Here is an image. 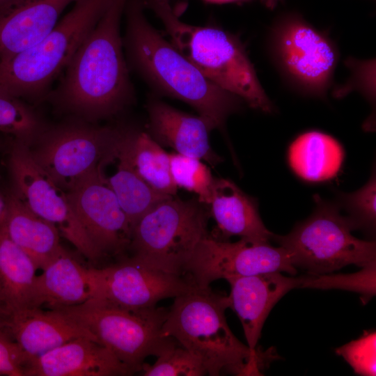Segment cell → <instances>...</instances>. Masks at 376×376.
Returning a JSON list of instances; mask_svg holds the SVG:
<instances>
[{
  "label": "cell",
  "mask_w": 376,
  "mask_h": 376,
  "mask_svg": "<svg viewBox=\"0 0 376 376\" xmlns=\"http://www.w3.org/2000/svg\"><path fill=\"white\" fill-rule=\"evenodd\" d=\"M230 285L229 308L237 315L247 346L255 355L266 351L257 347L264 323L274 305L293 288H301L303 276L267 272L226 279Z\"/></svg>",
  "instance_id": "cell-15"
},
{
  "label": "cell",
  "mask_w": 376,
  "mask_h": 376,
  "mask_svg": "<svg viewBox=\"0 0 376 376\" xmlns=\"http://www.w3.org/2000/svg\"><path fill=\"white\" fill-rule=\"evenodd\" d=\"M350 76L343 84L333 90L335 97H343L357 91L372 104L375 102V59H358L353 57L345 61Z\"/></svg>",
  "instance_id": "cell-31"
},
{
  "label": "cell",
  "mask_w": 376,
  "mask_h": 376,
  "mask_svg": "<svg viewBox=\"0 0 376 376\" xmlns=\"http://www.w3.org/2000/svg\"><path fill=\"white\" fill-rule=\"evenodd\" d=\"M3 330L31 357L78 338L97 340L90 331L63 312L43 310L40 307H26L5 318Z\"/></svg>",
  "instance_id": "cell-17"
},
{
  "label": "cell",
  "mask_w": 376,
  "mask_h": 376,
  "mask_svg": "<svg viewBox=\"0 0 376 376\" xmlns=\"http://www.w3.org/2000/svg\"><path fill=\"white\" fill-rule=\"evenodd\" d=\"M144 376H202L207 372L201 361L178 342L157 357L154 364L143 363Z\"/></svg>",
  "instance_id": "cell-30"
},
{
  "label": "cell",
  "mask_w": 376,
  "mask_h": 376,
  "mask_svg": "<svg viewBox=\"0 0 376 376\" xmlns=\"http://www.w3.org/2000/svg\"><path fill=\"white\" fill-rule=\"evenodd\" d=\"M315 208L304 221L285 235H274L285 249L292 265L310 274H327L355 265L376 264V244L355 237L351 220L341 214L340 207L314 196Z\"/></svg>",
  "instance_id": "cell-8"
},
{
  "label": "cell",
  "mask_w": 376,
  "mask_h": 376,
  "mask_svg": "<svg viewBox=\"0 0 376 376\" xmlns=\"http://www.w3.org/2000/svg\"><path fill=\"white\" fill-rule=\"evenodd\" d=\"M207 2L212 3H245L253 0H205Z\"/></svg>",
  "instance_id": "cell-35"
},
{
  "label": "cell",
  "mask_w": 376,
  "mask_h": 376,
  "mask_svg": "<svg viewBox=\"0 0 376 376\" xmlns=\"http://www.w3.org/2000/svg\"><path fill=\"white\" fill-rule=\"evenodd\" d=\"M276 272L292 275L297 273L282 246L246 238L229 242L208 234L198 246L187 267L185 276L194 285L206 288L220 279Z\"/></svg>",
  "instance_id": "cell-12"
},
{
  "label": "cell",
  "mask_w": 376,
  "mask_h": 376,
  "mask_svg": "<svg viewBox=\"0 0 376 376\" xmlns=\"http://www.w3.org/2000/svg\"><path fill=\"white\" fill-rule=\"evenodd\" d=\"M266 49L292 90L306 97H327L340 56L327 32L315 28L297 12L283 13L269 28Z\"/></svg>",
  "instance_id": "cell-7"
},
{
  "label": "cell",
  "mask_w": 376,
  "mask_h": 376,
  "mask_svg": "<svg viewBox=\"0 0 376 376\" xmlns=\"http://www.w3.org/2000/svg\"><path fill=\"white\" fill-rule=\"evenodd\" d=\"M3 317L0 315V329L3 330Z\"/></svg>",
  "instance_id": "cell-37"
},
{
  "label": "cell",
  "mask_w": 376,
  "mask_h": 376,
  "mask_svg": "<svg viewBox=\"0 0 376 376\" xmlns=\"http://www.w3.org/2000/svg\"><path fill=\"white\" fill-rule=\"evenodd\" d=\"M201 203L172 196L156 204L132 228L130 258L148 268L185 276L198 246L208 235L210 213Z\"/></svg>",
  "instance_id": "cell-6"
},
{
  "label": "cell",
  "mask_w": 376,
  "mask_h": 376,
  "mask_svg": "<svg viewBox=\"0 0 376 376\" xmlns=\"http://www.w3.org/2000/svg\"><path fill=\"white\" fill-rule=\"evenodd\" d=\"M90 298L126 309L156 306L192 288L186 276L148 268L131 258L104 267L88 268Z\"/></svg>",
  "instance_id": "cell-13"
},
{
  "label": "cell",
  "mask_w": 376,
  "mask_h": 376,
  "mask_svg": "<svg viewBox=\"0 0 376 376\" xmlns=\"http://www.w3.org/2000/svg\"><path fill=\"white\" fill-rule=\"evenodd\" d=\"M0 224L38 269H42L63 249L58 230L33 212L15 194L8 198Z\"/></svg>",
  "instance_id": "cell-23"
},
{
  "label": "cell",
  "mask_w": 376,
  "mask_h": 376,
  "mask_svg": "<svg viewBox=\"0 0 376 376\" xmlns=\"http://www.w3.org/2000/svg\"><path fill=\"white\" fill-rule=\"evenodd\" d=\"M143 0H127L124 47L131 65L165 94L191 106L214 128L244 101L207 79L147 19Z\"/></svg>",
  "instance_id": "cell-2"
},
{
  "label": "cell",
  "mask_w": 376,
  "mask_h": 376,
  "mask_svg": "<svg viewBox=\"0 0 376 376\" xmlns=\"http://www.w3.org/2000/svg\"><path fill=\"white\" fill-rule=\"evenodd\" d=\"M120 130L113 145L97 166L103 182L113 191L132 227L148 210L172 196L162 194L136 172L126 153Z\"/></svg>",
  "instance_id": "cell-20"
},
{
  "label": "cell",
  "mask_w": 376,
  "mask_h": 376,
  "mask_svg": "<svg viewBox=\"0 0 376 376\" xmlns=\"http://www.w3.org/2000/svg\"><path fill=\"white\" fill-rule=\"evenodd\" d=\"M44 129L38 115L22 99L0 88V133L29 145Z\"/></svg>",
  "instance_id": "cell-27"
},
{
  "label": "cell",
  "mask_w": 376,
  "mask_h": 376,
  "mask_svg": "<svg viewBox=\"0 0 376 376\" xmlns=\"http://www.w3.org/2000/svg\"><path fill=\"white\" fill-rule=\"evenodd\" d=\"M4 206L5 205H3L0 200V219H1V217L2 215V213L3 212V210H4Z\"/></svg>",
  "instance_id": "cell-38"
},
{
  "label": "cell",
  "mask_w": 376,
  "mask_h": 376,
  "mask_svg": "<svg viewBox=\"0 0 376 376\" xmlns=\"http://www.w3.org/2000/svg\"><path fill=\"white\" fill-rule=\"evenodd\" d=\"M123 142L130 162L138 175L152 189L168 196H175L170 172V158L149 133L123 132Z\"/></svg>",
  "instance_id": "cell-26"
},
{
  "label": "cell",
  "mask_w": 376,
  "mask_h": 376,
  "mask_svg": "<svg viewBox=\"0 0 376 376\" xmlns=\"http://www.w3.org/2000/svg\"><path fill=\"white\" fill-rule=\"evenodd\" d=\"M134 373L97 340L81 337L31 357L25 376H117Z\"/></svg>",
  "instance_id": "cell-16"
},
{
  "label": "cell",
  "mask_w": 376,
  "mask_h": 376,
  "mask_svg": "<svg viewBox=\"0 0 376 376\" xmlns=\"http://www.w3.org/2000/svg\"><path fill=\"white\" fill-rule=\"evenodd\" d=\"M228 296L210 287L193 285L174 298L162 328V336L171 337L196 356L208 375H261V370L277 356L274 351L253 354L231 331L225 316Z\"/></svg>",
  "instance_id": "cell-3"
},
{
  "label": "cell",
  "mask_w": 376,
  "mask_h": 376,
  "mask_svg": "<svg viewBox=\"0 0 376 376\" xmlns=\"http://www.w3.org/2000/svg\"><path fill=\"white\" fill-rule=\"evenodd\" d=\"M77 0H19L0 10V61L38 42Z\"/></svg>",
  "instance_id": "cell-18"
},
{
  "label": "cell",
  "mask_w": 376,
  "mask_h": 376,
  "mask_svg": "<svg viewBox=\"0 0 376 376\" xmlns=\"http://www.w3.org/2000/svg\"><path fill=\"white\" fill-rule=\"evenodd\" d=\"M127 1H111L47 95L62 109L97 120L117 113L131 100L133 86L120 31Z\"/></svg>",
  "instance_id": "cell-1"
},
{
  "label": "cell",
  "mask_w": 376,
  "mask_h": 376,
  "mask_svg": "<svg viewBox=\"0 0 376 376\" xmlns=\"http://www.w3.org/2000/svg\"><path fill=\"white\" fill-rule=\"evenodd\" d=\"M375 331H365L358 339L338 347L337 354L342 356L357 374L375 375Z\"/></svg>",
  "instance_id": "cell-32"
},
{
  "label": "cell",
  "mask_w": 376,
  "mask_h": 376,
  "mask_svg": "<svg viewBox=\"0 0 376 376\" xmlns=\"http://www.w3.org/2000/svg\"><path fill=\"white\" fill-rule=\"evenodd\" d=\"M148 116L149 134L159 144L212 166L221 161L209 142V132L214 128L203 116L184 113L159 101L150 103Z\"/></svg>",
  "instance_id": "cell-19"
},
{
  "label": "cell",
  "mask_w": 376,
  "mask_h": 376,
  "mask_svg": "<svg viewBox=\"0 0 376 376\" xmlns=\"http://www.w3.org/2000/svg\"><path fill=\"white\" fill-rule=\"evenodd\" d=\"M68 194L77 218L103 256L130 247L131 224L97 168L71 187Z\"/></svg>",
  "instance_id": "cell-14"
},
{
  "label": "cell",
  "mask_w": 376,
  "mask_h": 376,
  "mask_svg": "<svg viewBox=\"0 0 376 376\" xmlns=\"http://www.w3.org/2000/svg\"><path fill=\"white\" fill-rule=\"evenodd\" d=\"M210 205L221 240L232 236L269 242L274 237L264 225L255 199L242 191L233 182L215 178Z\"/></svg>",
  "instance_id": "cell-21"
},
{
  "label": "cell",
  "mask_w": 376,
  "mask_h": 376,
  "mask_svg": "<svg viewBox=\"0 0 376 376\" xmlns=\"http://www.w3.org/2000/svg\"><path fill=\"white\" fill-rule=\"evenodd\" d=\"M143 2L162 22L171 44L207 79L250 107L267 113L274 112V104L237 36L219 27L181 21L172 0Z\"/></svg>",
  "instance_id": "cell-4"
},
{
  "label": "cell",
  "mask_w": 376,
  "mask_h": 376,
  "mask_svg": "<svg viewBox=\"0 0 376 376\" xmlns=\"http://www.w3.org/2000/svg\"><path fill=\"white\" fill-rule=\"evenodd\" d=\"M119 132L83 123L45 128L36 139L37 149L31 151L39 166L68 191L97 168Z\"/></svg>",
  "instance_id": "cell-11"
},
{
  "label": "cell",
  "mask_w": 376,
  "mask_h": 376,
  "mask_svg": "<svg viewBox=\"0 0 376 376\" xmlns=\"http://www.w3.org/2000/svg\"><path fill=\"white\" fill-rule=\"evenodd\" d=\"M55 310L86 329L134 373L141 371L147 357H158L177 342L162 336L169 311L164 307L131 310L89 298Z\"/></svg>",
  "instance_id": "cell-9"
},
{
  "label": "cell",
  "mask_w": 376,
  "mask_h": 376,
  "mask_svg": "<svg viewBox=\"0 0 376 376\" xmlns=\"http://www.w3.org/2000/svg\"><path fill=\"white\" fill-rule=\"evenodd\" d=\"M344 158L341 145L332 136L318 131L301 134L290 144L289 164L301 178L321 182L335 177Z\"/></svg>",
  "instance_id": "cell-25"
},
{
  "label": "cell",
  "mask_w": 376,
  "mask_h": 376,
  "mask_svg": "<svg viewBox=\"0 0 376 376\" xmlns=\"http://www.w3.org/2000/svg\"><path fill=\"white\" fill-rule=\"evenodd\" d=\"M9 166L14 194L28 208L53 224L88 259L103 256L75 213L68 191L39 166L28 144L15 141Z\"/></svg>",
  "instance_id": "cell-10"
},
{
  "label": "cell",
  "mask_w": 376,
  "mask_h": 376,
  "mask_svg": "<svg viewBox=\"0 0 376 376\" xmlns=\"http://www.w3.org/2000/svg\"><path fill=\"white\" fill-rule=\"evenodd\" d=\"M31 357L4 331L0 329V375L25 376Z\"/></svg>",
  "instance_id": "cell-33"
},
{
  "label": "cell",
  "mask_w": 376,
  "mask_h": 376,
  "mask_svg": "<svg viewBox=\"0 0 376 376\" xmlns=\"http://www.w3.org/2000/svg\"><path fill=\"white\" fill-rule=\"evenodd\" d=\"M17 1L19 0H0V10Z\"/></svg>",
  "instance_id": "cell-36"
},
{
  "label": "cell",
  "mask_w": 376,
  "mask_h": 376,
  "mask_svg": "<svg viewBox=\"0 0 376 376\" xmlns=\"http://www.w3.org/2000/svg\"><path fill=\"white\" fill-rule=\"evenodd\" d=\"M284 0H260L261 3L269 10H274L279 3L283 2Z\"/></svg>",
  "instance_id": "cell-34"
},
{
  "label": "cell",
  "mask_w": 376,
  "mask_h": 376,
  "mask_svg": "<svg viewBox=\"0 0 376 376\" xmlns=\"http://www.w3.org/2000/svg\"><path fill=\"white\" fill-rule=\"evenodd\" d=\"M170 172L175 186L193 192L202 204L210 202L215 178L203 161L179 153L169 154Z\"/></svg>",
  "instance_id": "cell-28"
},
{
  "label": "cell",
  "mask_w": 376,
  "mask_h": 376,
  "mask_svg": "<svg viewBox=\"0 0 376 376\" xmlns=\"http://www.w3.org/2000/svg\"><path fill=\"white\" fill-rule=\"evenodd\" d=\"M376 177L373 172L369 180L359 190L338 194V206L348 214L347 216L355 230L360 229L373 237L376 227Z\"/></svg>",
  "instance_id": "cell-29"
},
{
  "label": "cell",
  "mask_w": 376,
  "mask_h": 376,
  "mask_svg": "<svg viewBox=\"0 0 376 376\" xmlns=\"http://www.w3.org/2000/svg\"><path fill=\"white\" fill-rule=\"evenodd\" d=\"M37 275L31 295V307L58 309L81 304L90 298L88 268L65 249Z\"/></svg>",
  "instance_id": "cell-22"
},
{
  "label": "cell",
  "mask_w": 376,
  "mask_h": 376,
  "mask_svg": "<svg viewBox=\"0 0 376 376\" xmlns=\"http://www.w3.org/2000/svg\"><path fill=\"white\" fill-rule=\"evenodd\" d=\"M37 267L7 235L0 224V315L31 307Z\"/></svg>",
  "instance_id": "cell-24"
},
{
  "label": "cell",
  "mask_w": 376,
  "mask_h": 376,
  "mask_svg": "<svg viewBox=\"0 0 376 376\" xmlns=\"http://www.w3.org/2000/svg\"><path fill=\"white\" fill-rule=\"evenodd\" d=\"M113 0H77L38 42L0 61V88L21 99L47 96L75 53Z\"/></svg>",
  "instance_id": "cell-5"
}]
</instances>
